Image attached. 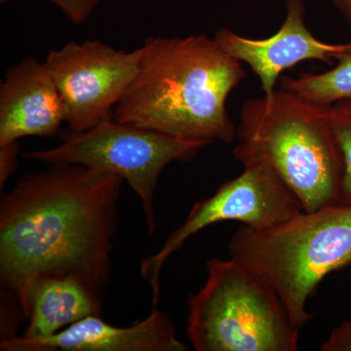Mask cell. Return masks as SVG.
Instances as JSON below:
<instances>
[{"mask_svg":"<svg viewBox=\"0 0 351 351\" xmlns=\"http://www.w3.org/2000/svg\"><path fill=\"white\" fill-rule=\"evenodd\" d=\"M123 179L85 166L51 165L21 178L0 204V283L73 277L101 295L110 281Z\"/></svg>","mask_w":351,"mask_h":351,"instance_id":"1","label":"cell"},{"mask_svg":"<svg viewBox=\"0 0 351 351\" xmlns=\"http://www.w3.org/2000/svg\"><path fill=\"white\" fill-rule=\"evenodd\" d=\"M138 73L112 119L184 140L230 144L226 100L246 76L241 62L206 34L149 38Z\"/></svg>","mask_w":351,"mask_h":351,"instance_id":"2","label":"cell"},{"mask_svg":"<svg viewBox=\"0 0 351 351\" xmlns=\"http://www.w3.org/2000/svg\"><path fill=\"white\" fill-rule=\"evenodd\" d=\"M330 106L280 88L242 105L233 156L242 165L271 166L304 211L339 204L343 157L332 133Z\"/></svg>","mask_w":351,"mask_h":351,"instance_id":"3","label":"cell"},{"mask_svg":"<svg viewBox=\"0 0 351 351\" xmlns=\"http://www.w3.org/2000/svg\"><path fill=\"white\" fill-rule=\"evenodd\" d=\"M228 252L276 290L302 329L311 318L307 301L321 281L351 265V205L302 211L265 230L240 226Z\"/></svg>","mask_w":351,"mask_h":351,"instance_id":"4","label":"cell"},{"mask_svg":"<svg viewBox=\"0 0 351 351\" xmlns=\"http://www.w3.org/2000/svg\"><path fill=\"white\" fill-rule=\"evenodd\" d=\"M189 299L186 335L196 351H295L299 328L271 286L234 258H214Z\"/></svg>","mask_w":351,"mask_h":351,"instance_id":"5","label":"cell"},{"mask_svg":"<svg viewBox=\"0 0 351 351\" xmlns=\"http://www.w3.org/2000/svg\"><path fill=\"white\" fill-rule=\"evenodd\" d=\"M61 144L27 152L24 157L48 165L85 166L119 176L142 202L147 232L156 230L154 193L161 173L172 161L195 158L209 143L184 140L112 119L80 133L64 131Z\"/></svg>","mask_w":351,"mask_h":351,"instance_id":"6","label":"cell"},{"mask_svg":"<svg viewBox=\"0 0 351 351\" xmlns=\"http://www.w3.org/2000/svg\"><path fill=\"white\" fill-rule=\"evenodd\" d=\"M302 211L301 201L271 166L265 162L246 164L241 175L221 184L213 195L196 202L162 248L143 260L141 274L151 286L152 304L156 306L160 298L164 265L188 239L207 226L233 221L254 230H265Z\"/></svg>","mask_w":351,"mask_h":351,"instance_id":"7","label":"cell"},{"mask_svg":"<svg viewBox=\"0 0 351 351\" xmlns=\"http://www.w3.org/2000/svg\"><path fill=\"white\" fill-rule=\"evenodd\" d=\"M142 48L125 52L101 40L69 41L45 64L63 100L69 130L80 133L105 120L137 75Z\"/></svg>","mask_w":351,"mask_h":351,"instance_id":"8","label":"cell"},{"mask_svg":"<svg viewBox=\"0 0 351 351\" xmlns=\"http://www.w3.org/2000/svg\"><path fill=\"white\" fill-rule=\"evenodd\" d=\"M214 38L226 54L250 66L260 80L263 96L276 91L279 75L291 66L306 60L331 63L351 53V41L327 43L313 36L304 23L302 0H288L285 20L270 38H244L228 27H221Z\"/></svg>","mask_w":351,"mask_h":351,"instance_id":"9","label":"cell"},{"mask_svg":"<svg viewBox=\"0 0 351 351\" xmlns=\"http://www.w3.org/2000/svg\"><path fill=\"white\" fill-rule=\"evenodd\" d=\"M168 314L154 307L147 317L117 327L100 315L89 316L61 332L40 339L23 336L1 341V351H186Z\"/></svg>","mask_w":351,"mask_h":351,"instance_id":"10","label":"cell"},{"mask_svg":"<svg viewBox=\"0 0 351 351\" xmlns=\"http://www.w3.org/2000/svg\"><path fill=\"white\" fill-rule=\"evenodd\" d=\"M66 119L56 83L36 58L7 69L0 85V147L21 138H52Z\"/></svg>","mask_w":351,"mask_h":351,"instance_id":"11","label":"cell"},{"mask_svg":"<svg viewBox=\"0 0 351 351\" xmlns=\"http://www.w3.org/2000/svg\"><path fill=\"white\" fill-rule=\"evenodd\" d=\"M16 295L29 319L22 335L27 339L53 336L89 316H101V295L73 277L36 276Z\"/></svg>","mask_w":351,"mask_h":351,"instance_id":"12","label":"cell"},{"mask_svg":"<svg viewBox=\"0 0 351 351\" xmlns=\"http://www.w3.org/2000/svg\"><path fill=\"white\" fill-rule=\"evenodd\" d=\"M280 88L321 106H331L351 98V53L338 60V64L322 73L284 76Z\"/></svg>","mask_w":351,"mask_h":351,"instance_id":"13","label":"cell"},{"mask_svg":"<svg viewBox=\"0 0 351 351\" xmlns=\"http://www.w3.org/2000/svg\"><path fill=\"white\" fill-rule=\"evenodd\" d=\"M332 133L343 157L339 205H351V98L332 104L329 107Z\"/></svg>","mask_w":351,"mask_h":351,"instance_id":"14","label":"cell"},{"mask_svg":"<svg viewBox=\"0 0 351 351\" xmlns=\"http://www.w3.org/2000/svg\"><path fill=\"white\" fill-rule=\"evenodd\" d=\"M13 0H0L2 4ZM59 7L69 20L73 24L84 23L98 5L100 0H46Z\"/></svg>","mask_w":351,"mask_h":351,"instance_id":"15","label":"cell"},{"mask_svg":"<svg viewBox=\"0 0 351 351\" xmlns=\"http://www.w3.org/2000/svg\"><path fill=\"white\" fill-rule=\"evenodd\" d=\"M322 351H351V319L335 328L327 341L321 346Z\"/></svg>","mask_w":351,"mask_h":351,"instance_id":"16","label":"cell"},{"mask_svg":"<svg viewBox=\"0 0 351 351\" xmlns=\"http://www.w3.org/2000/svg\"><path fill=\"white\" fill-rule=\"evenodd\" d=\"M19 145L17 142L0 147V186H3L7 180L17 167Z\"/></svg>","mask_w":351,"mask_h":351,"instance_id":"17","label":"cell"},{"mask_svg":"<svg viewBox=\"0 0 351 351\" xmlns=\"http://www.w3.org/2000/svg\"><path fill=\"white\" fill-rule=\"evenodd\" d=\"M339 10L345 16L346 21L351 24V0H334Z\"/></svg>","mask_w":351,"mask_h":351,"instance_id":"18","label":"cell"}]
</instances>
